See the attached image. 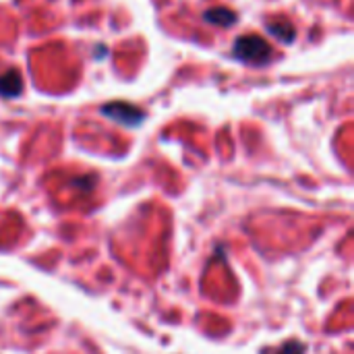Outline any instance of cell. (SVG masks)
<instances>
[{"mask_svg": "<svg viewBox=\"0 0 354 354\" xmlns=\"http://www.w3.org/2000/svg\"><path fill=\"white\" fill-rule=\"evenodd\" d=\"M203 19L212 25H220V27H230L236 23V12L232 8L226 6H214L209 10L203 12Z\"/></svg>", "mask_w": 354, "mask_h": 354, "instance_id": "cell-5", "label": "cell"}, {"mask_svg": "<svg viewBox=\"0 0 354 354\" xmlns=\"http://www.w3.org/2000/svg\"><path fill=\"white\" fill-rule=\"evenodd\" d=\"M276 354H305V346H303L301 342L292 340V342L284 344V346H282V348H280Z\"/></svg>", "mask_w": 354, "mask_h": 354, "instance_id": "cell-6", "label": "cell"}, {"mask_svg": "<svg viewBox=\"0 0 354 354\" xmlns=\"http://www.w3.org/2000/svg\"><path fill=\"white\" fill-rule=\"evenodd\" d=\"M234 56L249 64H266L272 58V46L261 35H243L234 41Z\"/></svg>", "mask_w": 354, "mask_h": 354, "instance_id": "cell-1", "label": "cell"}, {"mask_svg": "<svg viewBox=\"0 0 354 354\" xmlns=\"http://www.w3.org/2000/svg\"><path fill=\"white\" fill-rule=\"evenodd\" d=\"M102 112H104V116H108L124 127H137L145 118V114L137 106L127 104V102H110L102 108Z\"/></svg>", "mask_w": 354, "mask_h": 354, "instance_id": "cell-2", "label": "cell"}, {"mask_svg": "<svg viewBox=\"0 0 354 354\" xmlns=\"http://www.w3.org/2000/svg\"><path fill=\"white\" fill-rule=\"evenodd\" d=\"M23 91V79L17 68H8L0 75V95L2 97H17Z\"/></svg>", "mask_w": 354, "mask_h": 354, "instance_id": "cell-4", "label": "cell"}, {"mask_svg": "<svg viewBox=\"0 0 354 354\" xmlns=\"http://www.w3.org/2000/svg\"><path fill=\"white\" fill-rule=\"evenodd\" d=\"M266 27H268V31L272 35H276L284 44H292L295 37H297V29H295V25L286 17H274L272 21L266 23Z\"/></svg>", "mask_w": 354, "mask_h": 354, "instance_id": "cell-3", "label": "cell"}]
</instances>
